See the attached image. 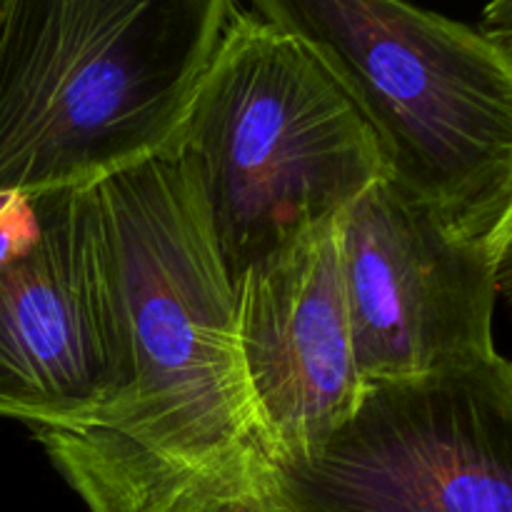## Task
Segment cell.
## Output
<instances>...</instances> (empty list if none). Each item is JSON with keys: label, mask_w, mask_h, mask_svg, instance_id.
Segmentation results:
<instances>
[{"label": "cell", "mask_w": 512, "mask_h": 512, "mask_svg": "<svg viewBox=\"0 0 512 512\" xmlns=\"http://www.w3.org/2000/svg\"><path fill=\"white\" fill-rule=\"evenodd\" d=\"M125 338V388L68 433L33 435L88 512H150L260 450L233 280L198 178L158 158L98 185Z\"/></svg>", "instance_id": "1"}, {"label": "cell", "mask_w": 512, "mask_h": 512, "mask_svg": "<svg viewBox=\"0 0 512 512\" xmlns=\"http://www.w3.org/2000/svg\"><path fill=\"white\" fill-rule=\"evenodd\" d=\"M230 0H0V193L175 158Z\"/></svg>", "instance_id": "2"}, {"label": "cell", "mask_w": 512, "mask_h": 512, "mask_svg": "<svg viewBox=\"0 0 512 512\" xmlns=\"http://www.w3.org/2000/svg\"><path fill=\"white\" fill-rule=\"evenodd\" d=\"M175 155L198 178L233 283L385 178L358 105L268 0H230Z\"/></svg>", "instance_id": "3"}, {"label": "cell", "mask_w": 512, "mask_h": 512, "mask_svg": "<svg viewBox=\"0 0 512 512\" xmlns=\"http://www.w3.org/2000/svg\"><path fill=\"white\" fill-rule=\"evenodd\" d=\"M338 75L385 180L493 243L512 240V48L400 0H268Z\"/></svg>", "instance_id": "4"}, {"label": "cell", "mask_w": 512, "mask_h": 512, "mask_svg": "<svg viewBox=\"0 0 512 512\" xmlns=\"http://www.w3.org/2000/svg\"><path fill=\"white\" fill-rule=\"evenodd\" d=\"M125 380L98 188L0 193V418L68 433Z\"/></svg>", "instance_id": "5"}, {"label": "cell", "mask_w": 512, "mask_h": 512, "mask_svg": "<svg viewBox=\"0 0 512 512\" xmlns=\"http://www.w3.org/2000/svg\"><path fill=\"white\" fill-rule=\"evenodd\" d=\"M285 512H512V368L365 385L315 458L273 465Z\"/></svg>", "instance_id": "6"}, {"label": "cell", "mask_w": 512, "mask_h": 512, "mask_svg": "<svg viewBox=\"0 0 512 512\" xmlns=\"http://www.w3.org/2000/svg\"><path fill=\"white\" fill-rule=\"evenodd\" d=\"M345 295L365 385L418 383L488 368L510 245L450 223L390 180L340 213Z\"/></svg>", "instance_id": "7"}, {"label": "cell", "mask_w": 512, "mask_h": 512, "mask_svg": "<svg viewBox=\"0 0 512 512\" xmlns=\"http://www.w3.org/2000/svg\"><path fill=\"white\" fill-rule=\"evenodd\" d=\"M233 293L265 458L308 463L365 393L350 333L340 215L245 268Z\"/></svg>", "instance_id": "8"}, {"label": "cell", "mask_w": 512, "mask_h": 512, "mask_svg": "<svg viewBox=\"0 0 512 512\" xmlns=\"http://www.w3.org/2000/svg\"><path fill=\"white\" fill-rule=\"evenodd\" d=\"M150 512H285L265 453L248 450L175 490Z\"/></svg>", "instance_id": "9"}]
</instances>
